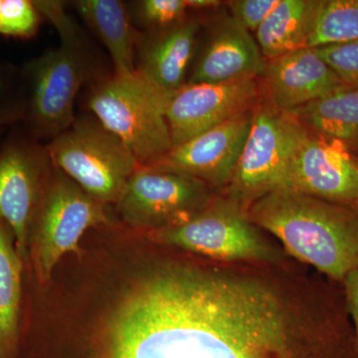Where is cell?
I'll list each match as a JSON object with an SVG mask.
<instances>
[{"label": "cell", "mask_w": 358, "mask_h": 358, "mask_svg": "<svg viewBox=\"0 0 358 358\" xmlns=\"http://www.w3.org/2000/svg\"><path fill=\"white\" fill-rule=\"evenodd\" d=\"M329 326L324 307L303 322L260 278L160 268L113 308L98 358H301L303 339Z\"/></svg>", "instance_id": "obj_1"}, {"label": "cell", "mask_w": 358, "mask_h": 358, "mask_svg": "<svg viewBox=\"0 0 358 358\" xmlns=\"http://www.w3.org/2000/svg\"><path fill=\"white\" fill-rule=\"evenodd\" d=\"M256 226L274 235L291 255L343 282L358 268V209L284 188L247 209Z\"/></svg>", "instance_id": "obj_2"}, {"label": "cell", "mask_w": 358, "mask_h": 358, "mask_svg": "<svg viewBox=\"0 0 358 358\" xmlns=\"http://www.w3.org/2000/svg\"><path fill=\"white\" fill-rule=\"evenodd\" d=\"M171 95L136 70L103 80L92 91L88 105L100 124L124 143L141 166H145L173 148L166 117Z\"/></svg>", "instance_id": "obj_3"}, {"label": "cell", "mask_w": 358, "mask_h": 358, "mask_svg": "<svg viewBox=\"0 0 358 358\" xmlns=\"http://www.w3.org/2000/svg\"><path fill=\"white\" fill-rule=\"evenodd\" d=\"M45 148L52 166L103 205L117 201L141 166L124 143L98 120L75 121Z\"/></svg>", "instance_id": "obj_4"}, {"label": "cell", "mask_w": 358, "mask_h": 358, "mask_svg": "<svg viewBox=\"0 0 358 358\" xmlns=\"http://www.w3.org/2000/svg\"><path fill=\"white\" fill-rule=\"evenodd\" d=\"M307 134L294 115L268 103L254 107L248 136L227 186V197L247 211L261 197L286 188L292 162Z\"/></svg>", "instance_id": "obj_5"}, {"label": "cell", "mask_w": 358, "mask_h": 358, "mask_svg": "<svg viewBox=\"0 0 358 358\" xmlns=\"http://www.w3.org/2000/svg\"><path fill=\"white\" fill-rule=\"evenodd\" d=\"M109 221L105 205L53 166L33 220V259L40 281H49L63 257L80 254L87 231Z\"/></svg>", "instance_id": "obj_6"}, {"label": "cell", "mask_w": 358, "mask_h": 358, "mask_svg": "<svg viewBox=\"0 0 358 358\" xmlns=\"http://www.w3.org/2000/svg\"><path fill=\"white\" fill-rule=\"evenodd\" d=\"M159 243L222 261L280 260L246 211L229 197L212 199L203 209L176 225L150 231Z\"/></svg>", "instance_id": "obj_7"}, {"label": "cell", "mask_w": 358, "mask_h": 358, "mask_svg": "<svg viewBox=\"0 0 358 358\" xmlns=\"http://www.w3.org/2000/svg\"><path fill=\"white\" fill-rule=\"evenodd\" d=\"M211 200L203 181L152 164L136 169L115 204L129 226L155 231L187 220Z\"/></svg>", "instance_id": "obj_8"}, {"label": "cell", "mask_w": 358, "mask_h": 358, "mask_svg": "<svg viewBox=\"0 0 358 358\" xmlns=\"http://www.w3.org/2000/svg\"><path fill=\"white\" fill-rule=\"evenodd\" d=\"M82 41L61 42L33 63L31 117L40 133L55 138L74 122L75 99L90 75Z\"/></svg>", "instance_id": "obj_9"}, {"label": "cell", "mask_w": 358, "mask_h": 358, "mask_svg": "<svg viewBox=\"0 0 358 358\" xmlns=\"http://www.w3.org/2000/svg\"><path fill=\"white\" fill-rule=\"evenodd\" d=\"M260 94L257 79L183 85L167 106L173 147L252 110Z\"/></svg>", "instance_id": "obj_10"}, {"label": "cell", "mask_w": 358, "mask_h": 358, "mask_svg": "<svg viewBox=\"0 0 358 358\" xmlns=\"http://www.w3.org/2000/svg\"><path fill=\"white\" fill-rule=\"evenodd\" d=\"M51 166L46 148L16 143L0 152V220L13 231L23 262L27 259L30 227Z\"/></svg>", "instance_id": "obj_11"}, {"label": "cell", "mask_w": 358, "mask_h": 358, "mask_svg": "<svg viewBox=\"0 0 358 358\" xmlns=\"http://www.w3.org/2000/svg\"><path fill=\"white\" fill-rule=\"evenodd\" d=\"M286 188L358 209V155L308 133L292 162Z\"/></svg>", "instance_id": "obj_12"}, {"label": "cell", "mask_w": 358, "mask_h": 358, "mask_svg": "<svg viewBox=\"0 0 358 358\" xmlns=\"http://www.w3.org/2000/svg\"><path fill=\"white\" fill-rule=\"evenodd\" d=\"M253 109L171 148L154 164L189 174L207 185L227 187L248 136Z\"/></svg>", "instance_id": "obj_13"}, {"label": "cell", "mask_w": 358, "mask_h": 358, "mask_svg": "<svg viewBox=\"0 0 358 358\" xmlns=\"http://www.w3.org/2000/svg\"><path fill=\"white\" fill-rule=\"evenodd\" d=\"M268 103L291 113L345 86L313 47L266 61L262 76Z\"/></svg>", "instance_id": "obj_14"}, {"label": "cell", "mask_w": 358, "mask_h": 358, "mask_svg": "<svg viewBox=\"0 0 358 358\" xmlns=\"http://www.w3.org/2000/svg\"><path fill=\"white\" fill-rule=\"evenodd\" d=\"M266 60L256 39L231 16L212 31L188 84H216L262 76Z\"/></svg>", "instance_id": "obj_15"}, {"label": "cell", "mask_w": 358, "mask_h": 358, "mask_svg": "<svg viewBox=\"0 0 358 358\" xmlns=\"http://www.w3.org/2000/svg\"><path fill=\"white\" fill-rule=\"evenodd\" d=\"M199 30V21L195 18H185L160 30L143 46L136 71L171 95L185 85Z\"/></svg>", "instance_id": "obj_16"}, {"label": "cell", "mask_w": 358, "mask_h": 358, "mask_svg": "<svg viewBox=\"0 0 358 358\" xmlns=\"http://www.w3.org/2000/svg\"><path fill=\"white\" fill-rule=\"evenodd\" d=\"M288 114L308 134L358 155V89L345 85Z\"/></svg>", "instance_id": "obj_17"}, {"label": "cell", "mask_w": 358, "mask_h": 358, "mask_svg": "<svg viewBox=\"0 0 358 358\" xmlns=\"http://www.w3.org/2000/svg\"><path fill=\"white\" fill-rule=\"evenodd\" d=\"M322 0H279L256 33L266 61L308 47Z\"/></svg>", "instance_id": "obj_18"}, {"label": "cell", "mask_w": 358, "mask_h": 358, "mask_svg": "<svg viewBox=\"0 0 358 358\" xmlns=\"http://www.w3.org/2000/svg\"><path fill=\"white\" fill-rule=\"evenodd\" d=\"M74 6L109 51L115 74L136 72V35L124 4L117 0H79Z\"/></svg>", "instance_id": "obj_19"}, {"label": "cell", "mask_w": 358, "mask_h": 358, "mask_svg": "<svg viewBox=\"0 0 358 358\" xmlns=\"http://www.w3.org/2000/svg\"><path fill=\"white\" fill-rule=\"evenodd\" d=\"M22 268L13 231L0 220V358H13L17 350Z\"/></svg>", "instance_id": "obj_20"}, {"label": "cell", "mask_w": 358, "mask_h": 358, "mask_svg": "<svg viewBox=\"0 0 358 358\" xmlns=\"http://www.w3.org/2000/svg\"><path fill=\"white\" fill-rule=\"evenodd\" d=\"M358 40V0H322L308 47Z\"/></svg>", "instance_id": "obj_21"}, {"label": "cell", "mask_w": 358, "mask_h": 358, "mask_svg": "<svg viewBox=\"0 0 358 358\" xmlns=\"http://www.w3.org/2000/svg\"><path fill=\"white\" fill-rule=\"evenodd\" d=\"M39 13L33 1L2 0L0 10V34L29 37L38 28Z\"/></svg>", "instance_id": "obj_22"}, {"label": "cell", "mask_w": 358, "mask_h": 358, "mask_svg": "<svg viewBox=\"0 0 358 358\" xmlns=\"http://www.w3.org/2000/svg\"><path fill=\"white\" fill-rule=\"evenodd\" d=\"M343 85L358 89V40L315 47Z\"/></svg>", "instance_id": "obj_23"}, {"label": "cell", "mask_w": 358, "mask_h": 358, "mask_svg": "<svg viewBox=\"0 0 358 358\" xmlns=\"http://www.w3.org/2000/svg\"><path fill=\"white\" fill-rule=\"evenodd\" d=\"M138 17L150 28L169 27L185 20L188 6L186 0H143L138 3Z\"/></svg>", "instance_id": "obj_24"}, {"label": "cell", "mask_w": 358, "mask_h": 358, "mask_svg": "<svg viewBox=\"0 0 358 358\" xmlns=\"http://www.w3.org/2000/svg\"><path fill=\"white\" fill-rule=\"evenodd\" d=\"M279 3V0H233L228 2L231 17L250 33L256 32Z\"/></svg>", "instance_id": "obj_25"}, {"label": "cell", "mask_w": 358, "mask_h": 358, "mask_svg": "<svg viewBox=\"0 0 358 358\" xmlns=\"http://www.w3.org/2000/svg\"><path fill=\"white\" fill-rule=\"evenodd\" d=\"M346 310L352 319L353 331L358 343V268L346 275L343 282Z\"/></svg>", "instance_id": "obj_26"}, {"label": "cell", "mask_w": 358, "mask_h": 358, "mask_svg": "<svg viewBox=\"0 0 358 358\" xmlns=\"http://www.w3.org/2000/svg\"><path fill=\"white\" fill-rule=\"evenodd\" d=\"M20 115V113L13 108L0 109V133L3 131L7 124L15 121Z\"/></svg>", "instance_id": "obj_27"}, {"label": "cell", "mask_w": 358, "mask_h": 358, "mask_svg": "<svg viewBox=\"0 0 358 358\" xmlns=\"http://www.w3.org/2000/svg\"><path fill=\"white\" fill-rule=\"evenodd\" d=\"M186 3H187L188 8L192 9H210L214 8V7H217L220 6L221 2L217 1V0H186Z\"/></svg>", "instance_id": "obj_28"}, {"label": "cell", "mask_w": 358, "mask_h": 358, "mask_svg": "<svg viewBox=\"0 0 358 358\" xmlns=\"http://www.w3.org/2000/svg\"><path fill=\"white\" fill-rule=\"evenodd\" d=\"M1 2H2V0H0V10H1Z\"/></svg>", "instance_id": "obj_29"}, {"label": "cell", "mask_w": 358, "mask_h": 358, "mask_svg": "<svg viewBox=\"0 0 358 358\" xmlns=\"http://www.w3.org/2000/svg\"><path fill=\"white\" fill-rule=\"evenodd\" d=\"M0 92H1V83H0Z\"/></svg>", "instance_id": "obj_30"}]
</instances>
